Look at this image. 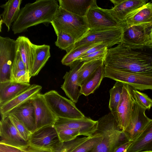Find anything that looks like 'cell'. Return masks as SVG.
<instances>
[{
  "instance_id": "obj_27",
  "label": "cell",
  "mask_w": 152,
  "mask_h": 152,
  "mask_svg": "<svg viewBox=\"0 0 152 152\" xmlns=\"http://www.w3.org/2000/svg\"><path fill=\"white\" fill-rule=\"evenodd\" d=\"M104 64L100 66L84 81L80 87L81 94L87 96L93 93L99 86L104 77Z\"/></svg>"
},
{
  "instance_id": "obj_26",
  "label": "cell",
  "mask_w": 152,
  "mask_h": 152,
  "mask_svg": "<svg viewBox=\"0 0 152 152\" xmlns=\"http://www.w3.org/2000/svg\"><path fill=\"white\" fill-rule=\"evenodd\" d=\"M35 53L30 72L31 77L37 75L50 57V46L34 44Z\"/></svg>"
},
{
  "instance_id": "obj_25",
  "label": "cell",
  "mask_w": 152,
  "mask_h": 152,
  "mask_svg": "<svg viewBox=\"0 0 152 152\" xmlns=\"http://www.w3.org/2000/svg\"><path fill=\"white\" fill-rule=\"evenodd\" d=\"M152 150V119L128 148L126 152H140Z\"/></svg>"
},
{
  "instance_id": "obj_17",
  "label": "cell",
  "mask_w": 152,
  "mask_h": 152,
  "mask_svg": "<svg viewBox=\"0 0 152 152\" xmlns=\"http://www.w3.org/2000/svg\"><path fill=\"white\" fill-rule=\"evenodd\" d=\"M84 61L77 60L69 66L70 69L63 77L64 83L61 86L66 95L75 103H77L81 95L78 81V71Z\"/></svg>"
},
{
  "instance_id": "obj_4",
  "label": "cell",
  "mask_w": 152,
  "mask_h": 152,
  "mask_svg": "<svg viewBox=\"0 0 152 152\" xmlns=\"http://www.w3.org/2000/svg\"><path fill=\"white\" fill-rule=\"evenodd\" d=\"M51 24L56 34L60 31L66 32L76 42L85 36L89 29L86 17L77 15L59 7Z\"/></svg>"
},
{
  "instance_id": "obj_34",
  "label": "cell",
  "mask_w": 152,
  "mask_h": 152,
  "mask_svg": "<svg viewBox=\"0 0 152 152\" xmlns=\"http://www.w3.org/2000/svg\"><path fill=\"white\" fill-rule=\"evenodd\" d=\"M132 92L135 102L141 107L146 110L152 107V99L147 94L133 88Z\"/></svg>"
},
{
  "instance_id": "obj_3",
  "label": "cell",
  "mask_w": 152,
  "mask_h": 152,
  "mask_svg": "<svg viewBox=\"0 0 152 152\" xmlns=\"http://www.w3.org/2000/svg\"><path fill=\"white\" fill-rule=\"evenodd\" d=\"M97 121L96 131L102 134L103 138L90 152H113L118 145L129 141L111 112Z\"/></svg>"
},
{
  "instance_id": "obj_46",
  "label": "cell",
  "mask_w": 152,
  "mask_h": 152,
  "mask_svg": "<svg viewBox=\"0 0 152 152\" xmlns=\"http://www.w3.org/2000/svg\"><path fill=\"white\" fill-rule=\"evenodd\" d=\"M140 152H152V150L145 151Z\"/></svg>"
},
{
  "instance_id": "obj_33",
  "label": "cell",
  "mask_w": 152,
  "mask_h": 152,
  "mask_svg": "<svg viewBox=\"0 0 152 152\" xmlns=\"http://www.w3.org/2000/svg\"><path fill=\"white\" fill-rule=\"evenodd\" d=\"M102 134L96 131L91 137L74 149L70 152H90L102 140Z\"/></svg>"
},
{
  "instance_id": "obj_12",
  "label": "cell",
  "mask_w": 152,
  "mask_h": 152,
  "mask_svg": "<svg viewBox=\"0 0 152 152\" xmlns=\"http://www.w3.org/2000/svg\"><path fill=\"white\" fill-rule=\"evenodd\" d=\"M114 6L108 9L110 14L121 24L126 27L127 19L145 4V0H110Z\"/></svg>"
},
{
  "instance_id": "obj_22",
  "label": "cell",
  "mask_w": 152,
  "mask_h": 152,
  "mask_svg": "<svg viewBox=\"0 0 152 152\" xmlns=\"http://www.w3.org/2000/svg\"><path fill=\"white\" fill-rule=\"evenodd\" d=\"M15 41L17 51L20 53L27 70L30 73L34 56V44L23 36H19Z\"/></svg>"
},
{
  "instance_id": "obj_37",
  "label": "cell",
  "mask_w": 152,
  "mask_h": 152,
  "mask_svg": "<svg viewBox=\"0 0 152 152\" xmlns=\"http://www.w3.org/2000/svg\"><path fill=\"white\" fill-rule=\"evenodd\" d=\"M108 48L104 47L95 52L80 58L77 60L82 61H90L99 60L104 61L108 50Z\"/></svg>"
},
{
  "instance_id": "obj_7",
  "label": "cell",
  "mask_w": 152,
  "mask_h": 152,
  "mask_svg": "<svg viewBox=\"0 0 152 152\" xmlns=\"http://www.w3.org/2000/svg\"><path fill=\"white\" fill-rule=\"evenodd\" d=\"M28 145L34 148L56 152L63 146L54 126L45 127L32 132Z\"/></svg>"
},
{
  "instance_id": "obj_20",
  "label": "cell",
  "mask_w": 152,
  "mask_h": 152,
  "mask_svg": "<svg viewBox=\"0 0 152 152\" xmlns=\"http://www.w3.org/2000/svg\"><path fill=\"white\" fill-rule=\"evenodd\" d=\"M9 114L14 115L30 131L32 132L34 131L35 125V112L31 99L15 109Z\"/></svg>"
},
{
  "instance_id": "obj_6",
  "label": "cell",
  "mask_w": 152,
  "mask_h": 152,
  "mask_svg": "<svg viewBox=\"0 0 152 152\" xmlns=\"http://www.w3.org/2000/svg\"><path fill=\"white\" fill-rule=\"evenodd\" d=\"M48 106L57 117L72 119L85 117L76 107L75 103L52 90L43 94Z\"/></svg>"
},
{
  "instance_id": "obj_30",
  "label": "cell",
  "mask_w": 152,
  "mask_h": 152,
  "mask_svg": "<svg viewBox=\"0 0 152 152\" xmlns=\"http://www.w3.org/2000/svg\"><path fill=\"white\" fill-rule=\"evenodd\" d=\"M102 43L104 44L103 43L88 44L72 50L70 52L66 53L62 58L61 63L63 65L69 66L88 50Z\"/></svg>"
},
{
  "instance_id": "obj_44",
  "label": "cell",
  "mask_w": 152,
  "mask_h": 152,
  "mask_svg": "<svg viewBox=\"0 0 152 152\" xmlns=\"http://www.w3.org/2000/svg\"><path fill=\"white\" fill-rule=\"evenodd\" d=\"M18 148L20 149L22 152H53L34 148L28 145L25 147Z\"/></svg>"
},
{
  "instance_id": "obj_23",
  "label": "cell",
  "mask_w": 152,
  "mask_h": 152,
  "mask_svg": "<svg viewBox=\"0 0 152 152\" xmlns=\"http://www.w3.org/2000/svg\"><path fill=\"white\" fill-rule=\"evenodd\" d=\"M30 84L9 80L0 83V105L10 100L29 87Z\"/></svg>"
},
{
  "instance_id": "obj_28",
  "label": "cell",
  "mask_w": 152,
  "mask_h": 152,
  "mask_svg": "<svg viewBox=\"0 0 152 152\" xmlns=\"http://www.w3.org/2000/svg\"><path fill=\"white\" fill-rule=\"evenodd\" d=\"M152 23V3H147L131 15L126 22V27Z\"/></svg>"
},
{
  "instance_id": "obj_35",
  "label": "cell",
  "mask_w": 152,
  "mask_h": 152,
  "mask_svg": "<svg viewBox=\"0 0 152 152\" xmlns=\"http://www.w3.org/2000/svg\"><path fill=\"white\" fill-rule=\"evenodd\" d=\"M8 115L21 136L25 140L28 142L32 132L13 115L9 114Z\"/></svg>"
},
{
  "instance_id": "obj_38",
  "label": "cell",
  "mask_w": 152,
  "mask_h": 152,
  "mask_svg": "<svg viewBox=\"0 0 152 152\" xmlns=\"http://www.w3.org/2000/svg\"><path fill=\"white\" fill-rule=\"evenodd\" d=\"M132 50L140 52L146 56L152 65V42L144 45H125Z\"/></svg>"
},
{
  "instance_id": "obj_18",
  "label": "cell",
  "mask_w": 152,
  "mask_h": 152,
  "mask_svg": "<svg viewBox=\"0 0 152 152\" xmlns=\"http://www.w3.org/2000/svg\"><path fill=\"white\" fill-rule=\"evenodd\" d=\"M0 143L20 148L28 145V142L21 136L9 116L0 121Z\"/></svg>"
},
{
  "instance_id": "obj_43",
  "label": "cell",
  "mask_w": 152,
  "mask_h": 152,
  "mask_svg": "<svg viewBox=\"0 0 152 152\" xmlns=\"http://www.w3.org/2000/svg\"><path fill=\"white\" fill-rule=\"evenodd\" d=\"M133 142L129 141L124 143L117 146L113 152H126L128 148Z\"/></svg>"
},
{
  "instance_id": "obj_21",
  "label": "cell",
  "mask_w": 152,
  "mask_h": 152,
  "mask_svg": "<svg viewBox=\"0 0 152 152\" xmlns=\"http://www.w3.org/2000/svg\"><path fill=\"white\" fill-rule=\"evenodd\" d=\"M59 7L77 15L85 17L89 10L97 5L96 0H59Z\"/></svg>"
},
{
  "instance_id": "obj_40",
  "label": "cell",
  "mask_w": 152,
  "mask_h": 152,
  "mask_svg": "<svg viewBox=\"0 0 152 152\" xmlns=\"http://www.w3.org/2000/svg\"><path fill=\"white\" fill-rule=\"evenodd\" d=\"M31 76L30 73L26 69L20 70L17 72L10 79L11 81L18 83L30 84Z\"/></svg>"
},
{
  "instance_id": "obj_13",
  "label": "cell",
  "mask_w": 152,
  "mask_h": 152,
  "mask_svg": "<svg viewBox=\"0 0 152 152\" xmlns=\"http://www.w3.org/2000/svg\"><path fill=\"white\" fill-rule=\"evenodd\" d=\"M98 121L86 117L81 119H72L57 117L54 125L57 131L67 129L78 130L81 135L91 137L96 132Z\"/></svg>"
},
{
  "instance_id": "obj_10",
  "label": "cell",
  "mask_w": 152,
  "mask_h": 152,
  "mask_svg": "<svg viewBox=\"0 0 152 152\" xmlns=\"http://www.w3.org/2000/svg\"><path fill=\"white\" fill-rule=\"evenodd\" d=\"M132 88L128 85L124 83L120 101L115 113L113 114L119 128L123 131L128 126L132 118L135 102Z\"/></svg>"
},
{
  "instance_id": "obj_2",
  "label": "cell",
  "mask_w": 152,
  "mask_h": 152,
  "mask_svg": "<svg viewBox=\"0 0 152 152\" xmlns=\"http://www.w3.org/2000/svg\"><path fill=\"white\" fill-rule=\"evenodd\" d=\"M104 64L127 72L152 74V65L149 59L121 43L108 49Z\"/></svg>"
},
{
  "instance_id": "obj_36",
  "label": "cell",
  "mask_w": 152,
  "mask_h": 152,
  "mask_svg": "<svg viewBox=\"0 0 152 152\" xmlns=\"http://www.w3.org/2000/svg\"><path fill=\"white\" fill-rule=\"evenodd\" d=\"M61 141L67 142L75 139L77 137L81 135L80 131L77 129H67L57 131Z\"/></svg>"
},
{
  "instance_id": "obj_8",
  "label": "cell",
  "mask_w": 152,
  "mask_h": 152,
  "mask_svg": "<svg viewBox=\"0 0 152 152\" xmlns=\"http://www.w3.org/2000/svg\"><path fill=\"white\" fill-rule=\"evenodd\" d=\"M124 28L118 27L105 29H89L85 36L75 42L72 50L90 43H103L108 48L118 45L122 42Z\"/></svg>"
},
{
  "instance_id": "obj_1",
  "label": "cell",
  "mask_w": 152,
  "mask_h": 152,
  "mask_svg": "<svg viewBox=\"0 0 152 152\" xmlns=\"http://www.w3.org/2000/svg\"><path fill=\"white\" fill-rule=\"evenodd\" d=\"M59 7L55 0H37L20 9L19 16L11 27L14 34L25 31L29 27L41 23H51Z\"/></svg>"
},
{
  "instance_id": "obj_31",
  "label": "cell",
  "mask_w": 152,
  "mask_h": 152,
  "mask_svg": "<svg viewBox=\"0 0 152 152\" xmlns=\"http://www.w3.org/2000/svg\"><path fill=\"white\" fill-rule=\"evenodd\" d=\"M124 83L116 81L109 91L110 98L109 107L111 112L114 114L120 101Z\"/></svg>"
},
{
  "instance_id": "obj_15",
  "label": "cell",
  "mask_w": 152,
  "mask_h": 152,
  "mask_svg": "<svg viewBox=\"0 0 152 152\" xmlns=\"http://www.w3.org/2000/svg\"><path fill=\"white\" fill-rule=\"evenodd\" d=\"M31 100L35 112V125L34 131L54 126L57 117L47 103L43 94H39Z\"/></svg>"
},
{
  "instance_id": "obj_45",
  "label": "cell",
  "mask_w": 152,
  "mask_h": 152,
  "mask_svg": "<svg viewBox=\"0 0 152 152\" xmlns=\"http://www.w3.org/2000/svg\"><path fill=\"white\" fill-rule=\"evenodd\" d=\"M150 37L151 41L152 42V29L150 34Z\"/></svg>"
},
{
  "instance_id": "obj_41",
  "label": "cell",
  "mask_w": 152,
  "mask_h": 152,
  "mask_svg": "<svg viewBox=\"0 0 152 152\" xmlns=\"http://www.w3.org/2000/svg\"><path fill=\"white\" fill-rule=\"evenodd\" d=\"M0 152H22L19 148L9 145L0 143Z\"/></svg>"
},
{
  "instance_id": "obj_11",
  "label": "cell",
  "mask_w": 152,
  "mask_h": 152,
  "mask_svg": "<svg viewBox=\"0 0 152 152\" xmlns=\"http://www.w3.org/2000/svg\"><path fill=\"white\" fill-rule=\"evenodd\" d=\"M89 29H100L118 27L125 28L109 12L108 9L97 5L91 7L86 16Z\"/></svg>"
},
{
  "instance_id": "obj_16",
  "label": "cell",
  "mask_w": 152,
  "mask_h": 152,
  "mask_svg": "<svg viewBox=\"0 0 152 152\" xmlns=\"http://www.w3.org/2000/svg\"><path fill=\"white\" fill-rule=\"evenodd\" d=\"M146 110L135 102L131 122L123 131L129 141H135L151 121L145 114Z\"/></svg>"
},
{
  "instance_id": "obj_19",
  "label": "cell",
  "mask_w": 152,
  "mask_h": 152,
  "mask_svg": "<svg viewBox=\"0 0 152 152\" xmlns=\"http://www.w3.org/2000/svg\"><path fill=\"white\" fill-rule=\"evenodd\" d=\"M42 88V86L39 85H31L29 87L14 98L0 105L1 119L8 116L15 109L40 94Z\"/></svg>"
},
{
  "instance_id": "obj_32",
  "label": "cell",
  "mask_w": 152,
  "mask_h": 152,
  "mask_svg": "<svg viewBox=\"0 0 152 152\" xmlns=\"http://www.w3.org/2000/svg\"><path fill=\"white\" fill-rule=\"evenodd\" d=\"M57 39L55 42L56 45L68 53L74 48L76 41L69 34L63 31H60L56 34Z\"/></svg>"
},
{
  "instance_id": "obj_24",
  "label": "cell",
  "mask_w": 152,
  "mask_h": 152,
  "mask_svg": "<svg viewBox=\"0 0 152 152\" xmlns=\"http://www.w3.org/2000/svg\"><path fill=\"white\" fill-rule=\"evenodd\" d=\"M22 0H9L4 4H2L0 7L4 9V11L0 16L3 23L7 28L8 31L17 19L20 13V6Z\"/></svg>"
},
{
  "instance_id": "obj_39",
  "label": "cell",
  "mask_w": 152,
  "mask_h": 152,
  "mask_svg": "<svg viewBox=\"0 0 152 152\" xmlns=\"http://www.w3.org/2000/svg\"><path fill=\"white\" fill-rule=\"evenodd\" d=\"M25 69L26 70V67L20 54L17 51L11 69L10 79L18 71Z\"/></svg>"
},
{
  "instance_id": "obj_5",
  "label": "cell",
  "mask_w": 152,
  "mask_h": 152,
  "mask_svg": "<svg viewBox=\"0 0 152 152\" xmlns=\"http://www.w3.org/2000/svg\"><path fill=\"white\" fill-rule=\"evenodd\" d=\"M104 66V77L126 84L138 90H152V74L128 72Z\"/></svg>"
},
{
  "instance_id": "obj_29",
  "label": "cell",
  "mask_w": 152,
  "mask_h": 152,
  "mask_svg": "<svg viewBox=\"0 0 152 152\" xmlns=\"http://www.w3.org/2000/svg\"><path fill=\"white\" fill-rule=\"evenodd\" d=\"M104 62L102 60L84 61L78 72V81L80 87L85 80L103 64Z\"/></svg>"
},
{
  "instance_id": "obj_42",
  "label": "cell",
  "mask_w": 152,
  "mask_h": 152,
  "mask_svg": "<svg viewBox=\"0 0 152 152\" xmlns=\"http://www.w3.org/2000/svg\"><path fill=\"white\" fill-rule=\"evenodd\" d=\"M104 47H107L103 43L99 44L96 46L93 47L86 51L77 60L83 56L95 52L100 50Z\"/></svg>"
},
{
  "instance_id": "obj_14",
  "label": "cell",
  "mask_w": 152,
  "mask_h": 152,
  "mask_svg": "<svg viewBox=\"0 0 152 152\" xmlns=\"http://www.w3.org/2000/svg\"><path fill=\"white\" fill-rule=\"evenodd\" d=\"M152 23L141 24L126 27L121 43L125 45H144L151 42L150 34Z\"/></svg>"
},
{
  "instance_id": "obj_9",
  "label": "cell",
  "mask_w": 152,
  "mask_h": 152,
  "mask_svg": "<svg viewBox=\"0 0 152 152\" xmlns=\"http://www.w3.org/2000/svg\"><path fill=\"white\" fill-rule=\"evenodd\" d=\"M17 52L15 40L0 36V83L10 80L11 69Z\"/></svg>"
}]
</instances>
